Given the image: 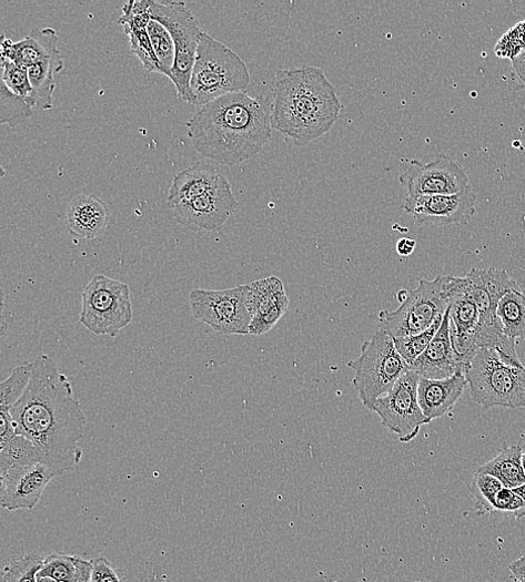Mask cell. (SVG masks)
Listing matches in <instances>:
<instances>
[{
    "label": "cell",
    "mask_w": 525,
    "mask_h": 582,
    "mask_svg": "<svg viewBox=\"0 0 525 582\" xmlns=\"http://www.w3.org/2000/svg\"><path fill=\"white\" fill-rule=\"evenodd\" d=\"M11 413L18 433L38 447L57 477L79 468L83 456L79 441L87 418L71 382L49 356L41 355L33 363L31 384Z\"/></svg>",
    "instance_id": "1"
},
{
    "label": "cell",
    "mask_w": 525,
    "mask_h": 582,
    "mask_svg": "<svg viewBox=\"0 0 525 582\" xmlns=\"http://www.w3.org/2000/svg\"><path fill=\"white\" fill-rule=\"evenodd\" d=\"M194 149L223 165L256 156L272 137L271 111L245 91L229 93L203 105L188 123Z\"/></svg>",
    "instance_id": "2"
},
{
    "label": "cell",
    "mask_w": 525,
    "mask_h": 582,
    "mask_svg": "<svg viewBox=\"0 0 525 582\" xmlns=\"http://www.w3.org/2000/svg\"><path fill=\"white\" fill-rule=\"evenodd\" d=\"M272 129L304 147L327 134L343 108L322 69L280 70L273 79Z\"/></svg>",
    "instance_id": "3"
},
{
    "label": "cell",
    "mask_w": 525,
    "mask_h": 582,
    "mask_svg": "<svg viewBox=\"0 0 525 582\" xmlns=\"http://www.w3.org/2000/svg\"><path fill=\"white\" fill-rule=\"evenodd\" d=\"M472 399L485 409L525 407V368L494 348H481L464 371Z\"/></svg>",
    "instance_id": "4"
},
{
    "label": "cell",
    "mask_w": 525,
    "mask_h": 582,
    "mask_svg": "<svg viewBox=\"0 0 525 582\" xmlns=\"http://www.w3.org/2000/svg\"><path fill=\"white\" fill-rule=\"evenodd\" d=\"M250 73L231 49L202 33L191 79L194 105H205L229 93L243 92Z\"/></svg>",
    "instance_id": "5"
},
{
    "label": "cell",
    "mask_w": 525,
    "mask_h": 582,
    "mask_svg": "<svg viewBox=\"0 0 525 582\" xmlns=\"http://www.w3.org/2000/svg\"><path fill=\"white\" fill-rule=\"evenodd\" d=\"M347 368L354 371L351 384L370 411L374 401L388 394L411 370L393 337L381 329L363 343L360 357L350 361Z\"/></svg>",
    "instance_id": "6"
},
{
    "label": "cell",
    "mask_w": 525,
    "mask_h": 582,
    "mask_svg": "<svg viewBox=\"0 0 525 582\" xmlns=\"http://www.w3.org/2000/svg\"><path fill=\"white\" fill-rule=\"evenodd\" d=\"M452 276L421 279L417 288L406 290V299L393 312L378 313V327L393 338L416 335L428 329L445 315L450 306Z\"/></svg>",
    "instance_id": "7"
},
{
    "label": "cell",
    "mask_w": 525,
    "mask_h": 582,
    "mask_svg": "<svg viewBox=\"0 0 525 582\" xmlns=\"http://www.w3.org/2000/svg\"><path fill=\"white\" fill-rule=\"evenodd\" d=\"M133 318V302L127 284L98 275L84 287L80 323L91 333L115 337Z\"/></svg>",
    "instance_id": "8"
},
{
    "label": "cell",
    "mask_w": 525,
    "mask_h": 582,
    "mask_svg": "<svg viewBox=\"0 0 525 582\" xmlns=\"http://www.w3.org/2000/svg\"><path fill=\"white\" fill-rule=\"evenodd\" d=\"M150 12L152 19L162 23L174 39L176 55L170 79L176 88L179 99L193 104L191 79L203 33L198 19L182 2L150 0Z\"/></svg>",
    "instance_id": "9"
},
{
    "label": "cell",
    "mask_w": 525,
    "mask_h": 582,
    "mask_svg": "<svg viewBox=\"0 0 525 582\" xmlns=\"http://www.w3.org/2000/svg\"><path fill=\"white\" fill-rule=\"evenodd\" d=\"M249 285L224 290L194 289L189 296L193 316L223 335L249 334Z\"/></svg>",
    "instance_id": "10"
},
{
    "label": "cell",
    "mask_w": 525,
    "mask_h": 582,
    "mask_svg": "<svg viewBox=\"0 0 525 582\" xmlns=\"http://www.w3.org/2000/svg\"><path fill=\"white\" fill-rule=\"evenodd\" d=\"M421 377L410 370L393 389L377 398L372 407L383 427L396 433L402 442H411L423 426L432 422L423 412L418 400Z\"/></svg>",
    "instance_id": "11"
},
{
    "label": "cell",
    "mask_w": 525,
    "mask_h": 582,
    "mask_svg": "<svg viewBox=\"0 0 525 582\" xmlns=\"http://www.w3.org/2000/svg\"><path fill=\"white\" fill-rule=\"evenodd\" d=\"M401 183L407 196L454 195L471 186L465 170L446 155L427 164L413 161Z\"/></svg>",
    "instance_id": "12"
},
{
    "label": "cell",
    "mask_w": 525,
    "mask_h": 582,
    "mask_svg": "<svg viewBox=\"0 0 525 582\" xmlns=\"http://www.w3.org/2000/svg\"><path fill=\"white\" fill-rule=\"evenodd\" d=\"M239 203L226 177L206 194L185 201L173 208L174 218L181 225L194 231H219L236 212Z\"/></svg>",
    "instance_id": "13"
},
{
    "label": "cell",
    "mask_w": 525,
    "mask_h": 582,
    "mask_svg": "<svg viewBox=\"0 0 525 582\" xmlns=\"http://www.w3.org/2000/svg\"><path fill=\"white\" fill-rule=\"evenodd\" d=\"M476 201L470 186L454 195L407 196L403 207L418 226L466 225L475 215Z\"/></svg>",
    "instance_id": "14"
},
{
    "label": "cell",
    "mask_w": 525,
    "mask_h": 582,
    "mask_svg": "<svg viewBox=\"0 0 525 582\" xmlns=\"http://www.w3.org/2000/svg\"><path fill=\"white\" fill-rule=\"evenodd\" d=\"M448 310L452 344L465 371L479 351L475 340L479 310L465 293L463 278L452 276Z\"/></svg>",
    "instance_id": "15"
},
{
    "label": "cell",
    "mask_w": 525,
    "mask_h": 582,
    "mask_svg": "<svg viewBox=\"0 0 525 582\" xmlns=\"http://www.w3.org/2000/svg\"><path fill=\"white\" fill-rule=\"evenodd\" d=\"M54 478L53 471L41 462L11 470L2 476L0 502L9 511L33 510Z\"/></svg>",
    "instance_id": "16"
},
{
    "label": "cell",
    "mask_w": 525,
    "mask_h": 582,
    "mask_svg": "<svg viewBox=\"0 0 525 582\" xmlns=\"http://www.w3.org/2000/svg\"><path fill=\"white\" fill-rule=\"evenodd\" d=\"M246 306L251 316L249 334H267L290 307L283 282L277 277H270L252 283L249 285Z\"/></svg>",
    "instance_id": "17"
},
{
    "label": "cell",
    "mask_w": 525,
    "mask_h": 582,
    "mask_svg": "<svg viewBox=\"0 0 525 582\" xmlns=\"http://www.w3.org/2000/svg\"><path fill=\"white\" fill-rule=\"evenodd\" d=\"M463 279L465 293L476 304L479 318L496 317L501 299L511 292H521L518 284L503 269L473 268Z\"/></svg>",
    "instance_id": "18"
},
{
    "label": "cell",
    "mask_w": 525,
    "mask_h": 582,
    "mask_svg": "<svg viewBox=\"0 0 525 582\" xmlns=\"http://www.w3.org/2000/svg\"><path fill=\"white\" fill-rule=\"evenodd\" d=\"M411 370L421 378L444 380L464 372V366L454 351L451 339L450 310L444 315L443 324L426 348V351L411 366Z\"/></svg>",
    "instance_id": "19"
},
{
    "label": "cell",
    "mask_w": 525,
    "mask_h": 582,
    "mask_svg": "<svg viewBox=\"0 0 525 582\" xmlns=\"http://www.w3.org/2000/svg\"><path fill=\"white\" fill-rule=\"evenodd\" d=\"M151 20L150 0H140V2L131 0L123 6L118 24L129 37L131 51L138 55L145 69L149 72L162 73L149 35L148 28Z\"/></svg>",
    "instance_id": "20"
},
{
    "label": "cell",
    "mask_w": 525,
    "mask_h": 582,
    "mask_svg": "<svg viewBox=\"0 0 525 582\" xmlns=\"http://www.w3.org/2000/svg\"><path fill=\"white\" fill-rule=\"evenodd\" d=\"M59 37L53 29H33L28 38L16 43L2 37V58L30 68L46 61L63 62L58 50Z\"/></svg>",
    "instance_id": "21"
},
{
    "label": "cell",
    "mask_w": 525,
    "mask_h": 582,
    "mask_svg": "<svg viewBox=\"0 0 525 582\" xmlns=\"http://www.w3.org/2000/svg\"><path fill=\"white\" fill-rule=\"evenodd\" d=\"M466 386L463 371L444 380L421 378L418 400L424 415L432 421L447 415L463 396Z\"/></svg>",
    "instance_id": "22"
},
{
    "label": "cell",
    "mask_w": 525,
    "mask_h": 582,
    "mask_svg": "<svg viewBox=\"0 0 525 582\" xmlns=\"http://www.w3.org/2000/svg\"><path fill=\"white\" fill-rule=\"evenodd\" d=\"M109 218L105 203L90 195H77L67 210V227L73 236L87 241L103 235Z\"/></svg>",
    "instance_id": "23"
},
{
    "label": "cell",
    "mask_w": 525,
    "mask_h": 582,
    "mask_svg": "<svg viewBox=\"0 0 525 582\" xmlns=\"http://www.w3.org/2000/svg\"><path fill=\"white\" fill-rule=\"evenodd\" d=\"M220 175L212 164L199 162L174 177L168 204L174 208L179 204L202 196L220 182Z\"/></svg>",
    "instance_id": "24"
},
{
    "label": "cell",
    "mask_w": 525,
    "mask_h": 582,
    "mask_svg": "<svg viewBox=\"0 0 525 582\" xmlns=\"http://www.w3.org/2000/svg\"><path fill=\"white\" fill-rule=\"evenodd\" d=\"M522 453L518 445L505 447L495 458L479 466L477 472L498 479L507 489L519 488L525 484Z\"/></svg>",
    "instance_id": "25"
},
{
    "label": "cell",
    "mask_w": 525,
    "mask_h": 582,
    "mask_svg": "<svg viewBox=\"0 0 525 582\" xmlns=\"http://www.w3.org/2000/svg\"><path fill=\"white\" fill-rule=\"evenodd\" d=\"M44 463L41 451L27 437L17 435L8 442L0 445V469L2 476L11 470L27 468L36 463Z\"/></svg>",
    "instance_id": "26"
},
{
    "label": "cell",
    "mask_w": 525,
    "mask_h": 582,
    "mask_svg": "<svg viewBox=\"0 0 525 582\" xmlns=\"http://www.w3.org/2000/svg\"><path fill=\"white\" fill-rule=\"evenodd\" d=\"M92 562L78 555L54 552L44 558L38 579H49L54 582H75Z\"/></svg>",
    "instance_id": "27"
},
{
    "label": "cell",
    "mask_w": 525,
    "mask_h": 582,
    "mask_svg": "<svg viewBox=\"0 0 525 582\" xmlns=\"http://www.w3.org/2000/svg\"><path fill=\"white\" fill-rule=\"evenodd\" d=\"M64 69L63 62L46 61L29 68L37 108L49 110L53 105L54 74Z\"/></svg>",
    "instance_id": "28"
},
{
    "label": "cell",
    "mask_w": 525,
    "mask_h": 582,
    "mask_svg": "<svg viewBox=\"0 0 525 582\" xmlns=\"http://www.w3.org/2000/svg\"><path fill=\"white\" fill-rule=\"evenodd\" d=\"M496 315L507 337H525V295L522 292L506 294L498 303Z\"/></svg>",
    "instance_id": "29"
},
{
    "label": "cell",
    "mask_w": 525,
    "mask_h": 582,
    "mask_svg": "<svg viewBox=\"0 0 525 582\" xmlns=\"http://www.w3.org/2000/svg\"><path fill=\"white\" fill-rule=\"evenodd\" d=\"M33 115L32 104L13 93L3 82L0 86V124L17 127Z\"/></svg>",
    "instance_id": "30"
},
{
    "label": "cell",
    "mask_w": 525,
    "mask_h": 582,
    "mask_svg": "<svg viewBox=\"0 0 525 582\" xmlns=\"http://www.w3.org/2000/svg\"><path fill=\"white\" fill-rule=\"evenodd\" d=\"M148 30L162 74L170 78L176 55L174 39L170 31L154 19L151 20Z\"/></svg>",
    "instance_id": "31"
},
{
    "label": "cell",
    "mask_w": 525,
    "mask_h": 582,
    "mask_svg": "<svg viewBox=\"0 0 525 582\" xmlns=\"http://www.w3.org/2000/svg\"><path fill=\"white\" fill-rule=\"evenodd\" d=\"M33 374V364L16 368L11 377L0 385V410H11L26 395Z\"/></svg>",
    "instance_id": "32"
},
{
    "label": "cell",
    "mask_w": 525,
    "mask_h": 582,
    "mask_svg": "<svg viewBox=\"0 0 525 582\" xmlns=\"http://www.w3.org/2000/svg\"><path fill=\"white\" fill-rule=\"evenodd\" d=\"M444 315L440 316L435 323L425 331L401 338H393L397 351L403 359L411 366L426 351V348L440 330Z\"/></svg>",
    "instance_id": "33"
},
{
    "label": "cell",
    "mask_w": 525,
    "mask_h": 582,
    "mask_svg": "<svg viewBox=\"0 0 525 582\" xmlns=\"http://www.w3.org/2000/svg\"><path fill=\"white\" fill-rule=\"evenodd\" d=\"M503 488L505 487L498 479L475 472L470 490L477 501L476 510L478 515L493 514L495 498Z\"/></svg>",
    "instance_id": "34"
},
{
    "label": "cell",
    "mask_w": 525,
    "mask_h": 582,
    "mask_svg": "<svg viewBox=\"0 0 525 582\" xmlns=\"http://www.w3.org/2000/svg\"><path fill=\"white\" fill-rule=\"evenodd\" d=\"M3 83L17 95L28 100L37 106L33 88L30 81L29 69L2 58Z\"/></svg>",
    "instance_id": "35"
},
{
    "label": "cell",
    "mask_w": 525,
    "mask_h": 582,
    "mask_svg": "<svg viewBox=\"0 0 525 582\" xmlns=\"http://www.w3.org/2000/svg\"><path fill=\"white\" fill-rule=\"evenodd\" d=\"M44 562L38 553L27 554L10 563L2 574V582H38Z\"/></svg>",
    "instance_id": "36"
},
{
    "label": "cell",
    "mask_w": 525,
    "mask_h": 582,
    "mask_svg": "<svg viewBox=\"0 0 525 582\" xmlns=\"http://www.w3.org/2000/svg\"><path fill=\"white\" fill-rule=\"evenodd\" d=\"M525 50V21L515 25L495 47V54L499 58H509L511 60L517 57Z\"/></svg>",
    "instance_id": "37"
},
{
    "label": "cell",
    "mask_w": 525,
    "mask_h": 582,
    "mask_svg": "<svg viewBox=\"0 0 525 582\" xmlns=\"http://www.w3.org/2000/svg\"><path fill=\"white\" fill-rule=\"evenodd\" d=\"M505 513L516 520L525 517V502L513 490L503 488L495 498L493 514Z\"/></svg>",
    "instance_id": "38"
},
{
    "label": "cell",
    "mask_w": 525,
    "mask_h": 582,
    "mask_svg": "<svg viewBox=\"0 0 525 582\" xmlns=\"http://www.w3.org/2000/svg\"><path fill=\"white\" fill-rule=\"evenodd\" d=\"M90 582H122L113 564L103 557L91 560Z\"/></svg>",
    "instance_id": "39"
},
{
    "label": "cell",
    "mask_w": 525,
    "mask_h": 582,
    "mask_svg": "<svg viewBox=\"0 0 525 582\" xmlns=\"http://www.w3.org/2000/svg\"><path fill=\"white\" fill-rule=\"evenodd\" d=\"M18 428L11 410H0V445L16 437Z\"/></svg>",
    "instance_id": "40"
},
{
    "label": "cell",
    "mask_w": 525,
    "mask_h": 582,
    "mask_svg": "<svg viewBox=\"0 0 525 582\" xmlns=\"http://www.w3.org/2000/svg\"><path fill=\"white\" fill-rule=\"evenodd\" d=\"M508 570L511 571V575L519 581L525 582V554L522 555L519 559L513 561L508 565Z\"/></svg>",
    "instance_id": "41"
},
{
    "label": "cell",
    "mask_w": 525,
    "mask_h": 582,
    "mask_svg": "<svg viewBox=\"0 0 525 582\" xmlns=\"http://www.w3.org/2000/svg\"><path fill=\"white\" fill-rule=\"evenodd\" d=\"M512 67L516 76L525 85V50L512 59Z\"/></svg>",
    "instance_id": "42"
},
{
    "label": "cell",
    "mask_w": 525,
    "mask_h": 582,
    "mask_svg": "<svg viewBox=\"0 0 525 582\" xmlns=\"http://www.w3.org/2000/svg\"><path fill=\"white\" fill-rule=\"evenodd\" d=\"M416 246V241L410 238L401 239L397 244V253L402 257H408L414 254Z\"/></svg>",
    "instance_id": "43"
},
{
    "label": "cell",
    "mask_w": 525,
    "mask_h": 582,
    "mask_svg": "<svg viewBox=\"0 0 525 582\" xmlns=\"http://www.w3.org/2000/svg\"><path fill=\"white\" fill-rule=\"evenodd\" d=\"M92 566L83 572V574L75 582H90ZM38 582H54L49 579H38Z\"/></svg>",
    "instance_id": "44"
},
{
    "label": "cell",
    "mask_w": 525,
    "mask_h": 582,
    "mask_svg": "<svg viewBox=\"0 0 525 582\" xmlns=\"http://www.w3.org/2000/svg\"><path fill=\"white\" fill-rule=\"evenodd\" d=\"M513 492L525 502V484L514 489Z\"/></svg>",
    "instance_id": "45"
},
{
    "label": "cell",
    "mask_w": 525,
    "mask_h": 582,
    "mask_svg": "<svg viewBox=\"0 0 525 582\" xmlns=\"http://www.w3.org/2000/svg\"><path fill=\"white\" fill-rule=\"evenodd\" d=\"M522 466H523V470L525 472V452L522 453Z\"/></svg>",
    "instance_id": "46"
},
{
    "label": "cell",
    "mask_w": 525,
    "mask_h": 582,
    "mask_svg": "<svg viewBox=\"0 0 525 582\" xmlns=\"http://www.w3.org/2000/svg\"><path fill=\"white\" fill-rule=\"evenodd\" d=\"M414 582H431V581H414Z\"/></svg>",
    "instance_id": "47"
},
{
    "label": "cell",
    "mask_w": 525,
    "mask_h": 582,
    "mask_svg": "<svg viewBox=\"0 0 525 582\" xmlns=\"http://www.w3.org/2000/svg\"><path fill=\"white\" fill-rule=\"evenodd\" d=\"M513 582H519V581H517V580H514Z\"/></svg>",
    "instance_id": "48"
}]
</instances>
